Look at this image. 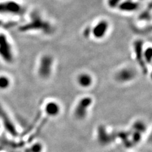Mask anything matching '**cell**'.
Masks as SVG:
<instances>
[{
    "mask_svg": "<svg viewBox=\"0 0 152 152\" xmlns=\"http://www.w3.org/2000/svg\"><path fill=\"white\" fill-rule=\"evenodd\" d=\"M133 48H134L136 62L138 64L143 74L146 75L148 74V69L143 57V41L141 39L136 40L133 44Z\"/></svg>",
    "mask_w": 152,
    "mask_h": 152,
    "instance_id": "4",
    "label": "cell"
},
{
    "mask_svg": "<svg viewBox=\"0 0 152 152\" xmlns=\"http://www.w3.org/2000/svg\"><path fill=\"white\" fill-rule=\"evenodd\" d=\"M54 64L53 56L50 55H42L39 61L37 67V74L41 79H47L52 74Z\"/></svg>",
    "mask_w": 152,
    "mask_h": 152,
    "instance_id": "1",
    "label": "cell"
},
{
    "mask_svg": "<svg viewBox=\"0 0 152 152\" xmlns=\"http://www.w3.org/2000/svg\"><path fill=\"white\" fill-rule=\"evenodd\" d=\"M93 104V99L89 96H84L80 99L74 110V115L77 120H83L87 117L88 110Z\"/></svg>",
    "mask_w": 152,
    "mask_h": 152,
    "instance_id": "2",
    "label": "cell"
},
{
    "mask_svg": "<svg viewBox=\"0 0 152 152\" xmlns=\"http://www.w3.org/2000/svg\"><path fill=\"white\" fill-rule=\"evenodd\" d=\"M143 57L147 65L151 64L152 59V49L150 46L148 47L145 50H143Z\"/></svg>",
    "mask_w": 152,
    "mask_h": 152,
    "instance_id": "11",
    "label": "cell"
},
{
    "mask_svg": "<svg viewBox=\"0 0 152 152\" xmlns=\"http://www.w3.org/2000/svg\"><path fill=\"white\" fill-rule=\"evenodd\" d=\"M11 86V80L6 75H0V90H7Z\"/></svg>",
    "mask_w": 152,
    "mask_h": 152,
    "instance_id": "10",
    "label": "cell"
},
{
    "mask_svg": "<svg viewBox=\"0 0 152 152\" xmlns=\"http://www.w3.org/2000/svg\"><path fill=\"white\" fill-rule=\"evenodd\" d=\"M0 57L7 64H12L13 61L11 44L4 34H0Z\"/></svg>",
    "mask_w": 152,
    "mask_h": 152,
    "instance_id": "3",
    "label": "cell"
},
{
    "mask_svg": "<svg viewBox=\"0 0 152 152\" xmlns=\"http://www.w3.org/2000/svg\"><path fill=\"white\" fill-rule=\"evenodd\" d=\"M45 112L46 115L48 117H55L58 116L61 110V108L58 103L55 102H48L45 107Z\"/></svg>",
    "mask_w": 152,
    "mask_h": 152,
    "instance_id": "8",
    "label": "cell"
},
{
    "mask_svg": "<svg viewBox=\"0 0 152 152\" xmlns=\"http://www.w3.org/2000/svg\"><path fill=\"white\" fill-rule=\"evenodd\" d=\"M108 23L107 22H99L91 30V34L95 39H102L105 37L108 30Z\"/></svg>",
    "mask_w": 152,
    "mask_h": 152,
    "instance_id": "6",
    "label": "cell"
},
{
    "mask_svg": "<svg viewBox=\"0 0 152 152\" xmlns=\"http://www.w3.org/2000/svg\"><path fill=\"white\" fill-rule=\"evenodd\" d=\"M0 118H1L3 124L4 126V127H6L7 130L10 133H11L12 135L16 136L17 134V132L15 126L13 125L12 121L7 115V113L4 112L1 107H0Z\"/></svg>",
    "mask_w": 152,
    "mask_h": 152,
    "instance_id": "7",
    "label": "cell"
},
{
    "mask_svg": "<svg viewBox=\"0 0 152 152\" xmlns=\"http://www.w3.org/2000/svg\"><path fill=\"white\" fill-rule=\"evenodd\" d=\"M92 76L88 73H80L77 77V83L83 88H89L93 84Z\"/></svg>",
    "mask_w": 152,
    "mask_h": 152,
    "instance_id": "9",
    "label": "cell"
},
{
    "mask_svg": "<svg viewBox=\"0 0 152 152\" xmlns=\"http://www.w3.org/2000/svg\"><path fill=\"white\" fill-rule=\"evenodd\" d=\"M136 77V72L131 68H124L118 70L115 75L116 80L118 82L125 83L130 82Z\"/></svg>",
    "mask_w": 152,
    "mask_h": 152,
    "instance_id": "5",
    "label": "cell"
}]
</instances>
